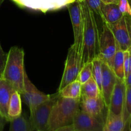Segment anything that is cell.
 <instances>
[{
	"instance_id": "obj_28",
	"label": "cell",
	"mask_w": 131,
	"mask_h": 131,
	"mask_svg": "<svg viewBox=\"0 0 131 131\" xmlns=\"http://www.w3.org/2000/svg\"><path fill=\"white\" fill-rule=\"evenodd\" d=\"M0 5H1V1H0ZM6 54L3 50L1 47V44H0V77L1 76L3 70L4 66H5V61L6 59Z\"/></svg>"
},
{
	"instance_id": "obj_24",
	"label": "cell",
	"mask_w": 131,
	"mask_h": 131,
	"mask_svg": "<svg viewBox=\"0 0 131 131\" xmlns=\"http://www.w3.org/2000/svg\"><path fill=\"white\" fill-rule=\"evenodd\" d=\"M92 78L98 85L101 92V82L102 77V61L99 57L95 58L92 61Z\"/></svg>"
},
{
	"instance_id": "obj_25",
	"label": "cell",
	"mask_w": 131,
	"mask_h": 131,
	"mask_svg": "<svg viewBox=\"0 0 131 131\" xmlns=\"http://www.w3.org/2000/svg\"><path fill=\"white\" fill-rule=\"evenodd\" d=\"M92 77V62L84 64L78 74V80L81 84L88 81Z\"/></svg>"
},
{
	"instance_id": "obj_19",
	"label": "cell",
	"mask_w": 131,
	"mask_h": 131,
	"mask_svg": "<svg viewBox=\"0 0 131 131\" xmlns=\"http://www.w3.org/2000/svg\"><path fill=\"white\" fill-rule=\"evenodd\" d=\"M81 85L78 80H75L58 91V93L60 96L65 98L80 99L81 95Z\"/></svg>"
},
{
	"instance_id": "obj_38",
	"label": "cell",
	"mask_w": 131,
	"mask_h": 131,
	"mask_svg": "<svg viewBox=\"0 0 131 131\" xmlns=\"http://www.w3.org/2000/svg\"><path fill=\"white\" fill-rule=\"evenodd\" d=\"M73 131H79V130H74Z\"/></svg>"
},
{
	"instance_id": "obj_40",
	"label": "cell",
	"mask_w": 131,
	"mask_h": 131,
	"mask_svg": "<svg viewBox=\"0 0 131 131\" xmlns=\"http://www.w3.org/2000/svg\"><path fill=\"white\" fill-rule=\"evenodd\" d=\"M38 131H40V130H38Z\"/></svg>"
},
{
	"instance_id": "obj_6",
	"label": "cell",
	"mask_w": 131,
	"mask_h": 131,
	"mask_svg": "<svg viewBox=\"0 0 131 131\" xmlns=\"http://www.w3.org/2000/svg\"><path fill=\"white\" fill-rule=\"evenodd\" d=\"M117 48V43L112 31L103 23L102 30L99 37V56L103 62L112 69L113 62Z\"/></svg>"
},
{
	"instance_id": "obj_26",
	"label": "cell",
	"mask_w": 131,
	"mask_h": 131,
	"mask_svg": "<svg viewBox=\"0 0 131 131\" xmlns=\"http://www.w3.org/2000/svg\"><path fill=\"white\" fill-rule=\"evenodd\" d=\"M95 16L101 17V6L103 3L101 0H84Z\"/></svg>"
},
{
	"instance_id": "obj_39",
	"label": "cell",
	"mask_w": 131,
	"mask_h": 131,
	"mask_svg": "<svg viewBox=\"0 0 131 131\" xmlns=\"http://www.w3.org/2000/svg\"><path fill=\"white\" fill-rule=\"evenodd\" d=\"M0 1H1V0H0Z\"/></svg>"
},
{
	"instance_id": "obj_32",
	"label": "cell",
	"mask_w": 131,
	"mask_h": 131,
	"mask_svg": "<svg viewBox=\"0 0 131 131\" xmlns=\"http://www.w3.org/2000/svg\"><path fill=\"white\" fill-rule=\"evenodd\" d=\"M5 121H6V120L1 116V114H0V131H3L4 124H5Z\"/></svg>"
},
{
	"instance_id": "obj_29",
	"label": "cell",
	"mask_w": 131,
	"mask_h": 131,
	"mask_svg": "<svg viewBox=\"0 0 131 131\" xmlns=\"http://www.w3.org/2000/svg\"><path fill=\"white\" fill-rule=\"evenodd\" d=\"M74 130V128L73 125H68V126L63 127H60L59 129H56L52 131H73Z\"/></svg>"
},
{
	"instance_id": "obj_35",
	"label": "cell",
	"mask_w": 131,
	"mask_h": 131,
	"mask_svg": "<svg viewBox=\"0 0 131 131\" xmlns=\"http://www.w3.org/2000/svg\"><path fill=\"white\" fill-rule=\"evenodd\" d=\"M127 1H128V3H129V6H130V10H131V0H127Z\"/></svg>"
},
{
	"instance_id": "obj_3",
	"label": "cell",
	"mask_w": 131,
	"mask_h": 131,
	"mask_svg": "<svg viewBox=\"0 0 131 131\" xmlns=\"http://www.w3.org/2000/svg\"><path fill=\"white\" fill-rule=\"evenodd\" d=\"M79 110V99L65 98L59 95L50 114L47 131L72 125L74 117Z\"/></svg>"
},
{
	"instance_id": "obj_34",
	"label": "cell",
	"mask_w": 131,
	"mask_h": 131,
	"mask_svg": "<svg viewBox=\"0 0 131 131\" xmlns=\"http://www.w3.org/2000/svg\"><path fill=\"white\" fill-rule=\"evenodd\" d=\"M92 131H103V127L102 128H100V129H95V130H93Z\"/></svg>"
},
{
	"instance_id": "obj_22",
	"label": "cell",
	"mask_w": 131,
	"mask_h": 131,
	"mask_svg": "<svg viewBox=\"0 0 131 131\" xmlns=\"http://www.w3.org/2000/svg\"><path fill=\"white\" fill-rule=\"evenodd\" d=\"M9 131H33V126L29 119L23 115L10 120Z\"/></svg>"
},
{
	"instance_id": "obj_18",
	"label": "cell",
	"mask_w": 131,
	"mask_h": 131,
	"mask_svg": "<svg viewBox=\"0 0 131 131\" xmlns=\"http://www.w3.org/2000/svg\"><path fill=\"white\" fill-rule=\"evenodd\" d=\"M104 125L111 131H125L126 129L123 115H113L107 110Z\"/></svg>"
},
{
	"instance_id": "obj_12",
	"label": "cell",
	"mask_w": 131,
	"mask_h": 131,
	"mask_svg": "<svg viewBox=\"0 0 131 131\" xmlns=\"http://www.w3.org/2000/svg\"><path fill=\"white\" fill-rule=\"evenodd\" d=\"M74 130L79 131H92L103 127L104 120L93 116L79 110L73 120Z\"/></svg>"
},
{
	"instance_id": "obj_16",
	"label": "cell",
	"mask_w": 131,
	"mask_h": 131,
	"mask_svg": "<svg viewBox=\"0 0 131 131\" xmlns=\"http://www.w3.org/2000/svg\"><path fill=\"white\" fill-rule=\"evenodd\" d=\"M124 14L119 9L118 3H102L101 6V18L103 23L111 24L116 23Z\"/></svg>"
},
{
	"instance_id": "obj_7",
	"label": "cell",
	"mask_w": 131,
	"mask_h": 131,
	"mask_svg": "<svg viewBox=\"0 0 131 131\" xmlns=\"http://www.w3.org/2000/svg\"><path fill=\"white\" fill-rule=\"evenodd\" d=\"M107 25L122 50L126 51L131 47V15L124 14L116 23Z\"/></svg>"
},
{
	"instance_id": "obj_11",
	"label": "cell",
	"mask_w": 131,
	"mask_h": 131,
	"mask_svg": "<svg viewBox=\"0 0 131 131\" xmlns=\"http://www.w3.org/2000/svg\"><path fill=\"white\" fill-rule=\"evenodd\" d=\"M126 93L125 80L117 78L107 107V111L115 115H123L124 102Z\"/></svg>"
},
{
	"instance_id": "obj_13",
	"label": "cell",
	"mask_w": 131,
	"mask_h": 131,
	"mask_svg": "<svg viewBox=\"0 0 131 131\" xmlns=\"http://www.w3.org/2000/svg\"><path fill=\"white\" fill-rule=\"evenodd\" d=\"M117 77L113 69L102 61V77L101 82V96L107 108L110 103L113 90L116 82Z\"/></svg>"
},
{
	"instance_id": "obj_14",
	"label": "cell",
	"mask_w": 131,
	"mask_h": 131,
	"mask_svg": "<svg viewBox=\"0 0 131 131\" xmlns=\"http://www.w3.org/2000/svg\"><path fill=\"white\" fill-rule=\"evenodd\" d=\"M80 110L93 116L104 120L106 116L105 110L107 107L104 103L102 96L97 98H81L80 97ZM106 116V115H105Z\"/></svg>"
},
{
	"instance_id": "obj_1",
	"label": "cell",
	"mask_w": 131,
	"mask_h": 131,
	"mask_svg": "<svg viewBox=\"0 0 131 131\" xmlns=\"http://www.w3.org/2000/svg\"><path fill=\"white\" fill-rule=\"evenodd\" d=\"M83 17V30L81 56V67L99 56V37L96 16L86 5L81 2Z\"/></svg>"
},
{
	"instance_id": "obj_31",
	"label": "cell",
	"mask_w": 131,
	"mask_h": 131,
	"mask_svg": "<svg viewBox=\"0 0 131 131\" xmlns=\"http://www.w3.org/2000/svg\"><path fill=\"white\" fill-rule=\"evenodd\" d=\"M101 1L104 4L118 3V0H101Z\"/></svg>"
},
{
	"instance_id": "obj_2",
	"label": "cell",
	"mask_w": 131,
	"mask_h": 131,
	"mask_svg": "<svg viewBox=\"0 0 131 131\" xmlns=\"http://www.w3.org/2000/svg\"><path fill=\"white\" fill-rule=\"evenodd\" d=\"M24 61V51L17 46L12 47L6 54V61L1 76L20 95L24 92L26 72Z\"/></svg>"
},
{
	"instance_id": "obj_37",
	"label": "cell",
	"mask_w": 131,
	"mask_h": 131,
	"mask_svg": "<svg viewBox=\"0 0 131 131\" xmlns=\"http://www.w3.org/2000/svg\"><path fill=\"white\" fill-rule=\"evenodd\" d=\"M76 1H79V2H81V1H84V0H76Z\"/></svg>"
},
{
	"instance_id": "obj_17",
	"label": "cell",
	"mask_w": 131,
	"mask_h": 131,
	"mask_svg": "<svg viewBox=\"0 0 131 131\" xmlns=\"http://www.w3.org/2000/svg\"><path fill=\"white\" fill-rule=\"evenodd\" d=\"M22 115L21 95L15 91L11 96L8 110V122L18 118Z\"/></svg>"
},
{
	"instance_id": "obj_5",
	"label": "cell",
	"mask_w": 131,
	"mask_h": 131,
	"mask_svg": "<svg viewBox=\"0 0 131 131\" xmlns=\"http://www.w3.org/2000/svg\"><path fill=\"white\" fill-rule=\"evenodd\" d=\"M81 69V54L77 51L75 46L69 48L65 63L63 76L61 83L59 86L58 91L61 90L65 86L74 81L76 80L78 74Z\"/></svg>"
},
{
	"instance_id": "obj_30",
	"label": "cell",
	"mask_w": 131,
	"mask_h": 131,
	"mask_svg": "<svg viewBox=\"0 0 131 131\" xmlns=\"http://www.w3.org/2000/svg\"><path fill=\"white\" fill-rule=\"evenodd\" d=\"M125 84H126V86H131V69L130 70V71H129L127 78H125Z\"/></svg>"
},
{
	"instance_id": "obj_33",
	"label": "cell",
	"mask_w": 131,
	"mask_h": 131,
	"mask_svg": "<svg viewBox=\"0 0 131 131\" xmlns=\"http://www.w3.org/2000/svg\"><path fill=\"white\" fill-rule=\"evenodd\" d=\"M103 131H111V130H109V129H107V128L106 127V126H104H104H103Z\"/></svg>"
},
{
	"instance_id": "obj_23",
	"label": "cell",
	"mask_w": 131,
	"mask_h": 131,
	"mask_svg": "<svg viewBox=\"0 0 131 131\" xmlns=\"http://www.w3.org/2000/svg\"><path fill=\"white\" fill-rule=\"evenodd\" d=\"M123 117L125 124V127L129 129L131 123V86H126L125 102H124Z\"/></svg>"
},
{
	"instance_id": "obj_15",
	"label": "cell",
	"mask_w": 131,
	"mask_h": 131,
	"mask_svg": "<svg viewBox=\"0 0 131 131\" xmlns=\"http://www.w3.org/2000/svg\"><path fill=\"white\" fill-rule=\"evenodd\" d=\"M15 90L8 81L0 77V114L8 122V110L11 96Z\"/></svg>"
},
{
	"instance_id": "obj_4",
	"label": "cell",
	"mask_w": 131,
	"mask_h": 131,
	"mask_svg": "<svg viewBox=\"0 0 131 131\" xmlns=\"http://www.w3.org/2000/svg\"><path fill=\"white\" fill-rule=\"evenodd\" d=\"M58 96V93L51 95L49 99L29 110L30 116L29 120L33 129L37 131H47L50 114Z\"/></svg>"
},
{
	"instance_id": "obj_20",
	"label": "cell",
	"mask_w": 131,
	"mask_h": 131,
	"mask_svg": "<svg viewBox=\"0 0 131 131\" xmlns=\"http://www.w3.org/2000/svg\"><path fill=\"white\" fill-rule=\"evenodd\" d=\"M112 69L117 78L125 80L124 75V51L117 44L116 53L113 62Z\"/></svg>"
},
{
	"instance_id": "obj_21",
	"label": "cell",
	"mask_w": 131,
	"mask_h": 131,
	"mask_svg": "<svg viewBox=\"0 0 131 131\" xmlns=\"http://www.w3.org/2000/svg\"><path fill=\"white\" fill-rule=\"evenodd\" d=\"M101 95V90L92 77L81 85V98H97Z\"/></svg>"
},
{
	"instance_id": "obj_36",
	"label": "cell",
	"mask_w": 131,
	"mask_h": 131,
	"mask_svg": "<svg viewBox=\"0 0 131 131\" xmlns=\"http://www.w3.org/2000/svg\"><path fill=\"white\" fill-rule=\"evenodd\" d=\"M129 131H131V123H130V125H129Z\"/></svg>"
},
{
	"instance_id": "obj_9",
	"label": "cell",
	"mask_w": 131,
	"mask_h": 131,
	"mask_svg": "<svg viewBox=\"0 0 131 131\" xmlns=\"http://www.w3.org/2000/svg\"><path fill=\"white\" fill-rule=\"evenodd\" d=\"M21 95L29 110L51 98L50 95L42 93L36 88L29 80L26 72L24 74V92Z\"/></svg>"
},
{
	"instance_id": "obj_10",
	"label": "cell",
	"mask_w": 131,
	"mask_h": 131,
	"mask_svg": "<svg viewBox=\"0 0 131 131\" xmlns=\"http://www.w3.org/2000/svg\"><path fill=\"white\" fill-rule=\"evenodd\" d=\"M18 5L46 12L67 6L75 0H13Z\"/></svg>"
},
{
	"instance_id": "obj_27",
	"label": "cell",
	"mask_w": 131,
	"mask_h": 131,
	"mask_svg": "<svg viewBox=\"0 0 131 131\" xmlns=\"http://www.w3.org/2000/svg\"><path fill=\"white\" fill-rule=\"evenodd\" d=\"M118 6L120 12L123 14L131 15V10L127 0H118Z\"/></svg>"
},
{
	"instance_id": "obj_8",
	"label": "cell",
	"mask_w": 131,
	"mask_h": 131,
	"mask_svg": "<svg viewBox=\"0 0 131 131\" xmlns=\"http://www.w3.org/2000/svg\"><path fill=\"white\" fill-rule=\"evenodd\" d=\"M67 6L72 24L74 38L73 44L75 46L77 51L81 54L83 30V17L81 2L75 0L74 2L69 4Z\"/></svg>"
}]
</instances>
